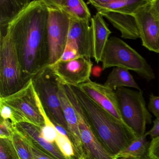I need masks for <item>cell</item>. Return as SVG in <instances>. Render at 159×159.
Instances as JSON below:
<instances>
[{
	"instance_id": "17",
	"label": "cell",
	"mask_w": 159,
	"mask_h": 159,
	"mask_svg": "<svg viewBox=\"0 0 159 159\" xmlns=\"http://www.w3.org/2000/svg\"><path fill=\"white\" fill-rule=\"evenodd\" d=\"M149 0H89L88 3L93 6L98 12H116L133 14Z\"/></svg>"
},
{
	"instance_id": "27",
	"label": "cell",
	"mask_w": 159,
	"mask_h": 159,
	"mask_svg": "<svg viewBox=\"0 0 159 159\" xmlns=\"http://www.w3.org/2000/svg\"><path fill=\"white\" fill-rule=\"evenodd\" d=\"M15 126L10 120L1 118L0 124V138L12 139Z\"/></svg>"
},
{
	"instance_id": "13",
	"label": "cell",
	"mask_w": 159,
	"mask_h": 159,
	"mask_svg": "<svg viewBox=\"0 0 159 159\" xmlns=\"http://www.w3.org/2000/svg\"><path fill=\"white\" fill-rule=\"evenodd\" d=\"M91 22L71 18L67 44L77 49L81 57L93 58Z\"/></svg>"
},
{
	"instance_id": "26",
	"label": "cell",
	"mask_w": 159,
	"mask_h": 159,
	"mask_svg": "<svg viewBox=\"0 0 159 159\" xmlns=\"http://www.w3.org/2000/svg\"><path fill=\"white\" fill-rule=\"evenodd\" d=\"M0 159H21L12 139L0 138Z\"/></svg>"
},
{
	"instance_id": "15",
	"label": "cell",
	"mask_w": 159,
	"mask_h": 159,
	"mask_svg": "<svg viewBox=\"0 0 159 159\" xmlns=\"http://www.w3.org/2000/svg\"><path fill=\"white\" fill-rule=\"evenodd\" d=\"M99 13L120 31L123 39L132 40L139 39L137 24L133 14L116 12H102Z\"/></svg>"
},
{
	"instance_id": "33",
	"label": "cell",
	"mask_w": 159,
	"mask_h": 159,
	"mask_svg": "<svg viewBox=\"0 0 159 159\" xmlns=\"http://www.w3.org/2000/svg\"><path fill=\"white\" fill-rule=\"evenodd\" d=\"M146 135L150 136L152 139L159 136V118L153 121V125L152 128L148 132H146Z\"/></svg>"
},
{
	"instance_id": "18",
	"label": "cell",
	"mask_w": 159,
	"mask_h": 159,
	"mask_svg": "<svg viewBox=\"0 0 159 159\" xmlns=\"http://www.w3.org/2000/svg\"><path fill=\"white\" fill-rule=\"evenodd\" d=\"M31 2L30 0H0V37L7 34L10 24Z\"/></svg>"
},
{
	"instance_id": "21",
	"label": "cell",
	"mask_w": 159,
	"mask_h": 159,
	"mask_svg": "<svg viewBox=\"0 0 159 159\" xmlns=\"http://www.w3.org/2000/svg\"><path fill=\"white\" fill-rule=\"evenodd\" d=\"M104 84L107 88L115 91L118 88L122 87H130L141 91L139 85L129 70L122 68H113Z\"/></svg>"
},
{
	"instance_id": "29",
	"label": "cell",
	"mask_w": 159,
	"mask_h": 159,
	"mask_svg": "<svg viewBox=\"0 0 159 159\" xmlns=\"http://www.w3.org/2000/svg\"><path fill=\"white\" fill-rule=\"evenodd\" d=\"M80 56L79 54L77 49L74 47L69 44H66V49L63 53L62 57L58 61H68L73 60L75 58L80 57Z\"/></svg>"
},
{
	"instance_id": "10",
	"label": "cell",
	"mask_w": 159,
	"mask_h": 159,
	"mask_svg": "<svg viewBox=\"0 0 159 159\" xmlns=\"http://www.w3.org/2000/svg\"><path fill=\"white\" fill-rule=\"evenodd\" d=\"M66 84L78 85L90 80L93 63L91 59L80 57L68 61H58L49 66Z\"/></svg>"
},
{
	"instance_id": "25",
	"label": "cell",
	"mask_w": 159,
	"mask_h": 159,
	"mask_svg": "<svg viewBox=\"0 0 159 159\" xmlns=\"http://www.w3.org/2000/svg\"><path fill=\"white\" fill-rule=\"evenodd\" d=\"M42 112L44 120V125L41 131V135L46 141L52 144L55 143L57 132L53 123L51 120L46 114L43 107L42 108Z\"/></svg>"
},
{
	"instance_id": "8",
	"label": "cell",
	"mask_w": 159,
	"mask_h": 159,
	"mask_svg": "<svg viewBox=\"0 0 159 159\" xmlns=\"http://www.w3.org/2000/svg\"><path fill=\"white\" fill-rule=\"evenodd\" d=\"M44 1L48 10L47 33L50 50V66L60 59L66 49L71 18L52 4L50 0Z\"/></svg>"
},
{
	"instance_id": "1",
	"label": "cell",
	"mask_w": 159,
	"mask_h": 159,
	"mask_svg": "<svg viewBox=\"0 0 159 159\" xmlns=\"http://www.w3.org/2000/svg\"><path fill=\"white\" fill-rule=\"evenodd\" d=\"M48 10L44 0H34L9 25L26 84L49 66Z\"/></svg>"
},
{
	"instance_id": "11",
	"label": "cell",
	"mask_w": 159,
	"mask_h": 159,
	"mask_svg": "<svg viewBox=\"0 0 159 159\" xmlns=\"http://www.w3.org/2000/svg\"><path fill=\"white\" fill-rule=\"evenodd\" d=\"M150 1L133 15L137 24L142 45L150 51L159 54V19L152 13Z\"/></svg>"
},
{
	"instance_id": "36",
	"label": "cell",
	"mask_w": 159,
	"mask_h": 159,
	"mask_svg": "<svg viewBox=\"0 0 159 159\" xmlns=\"http://www.w3.org/2000/svg\"><path fill=\"white\" fill-rule=\"evenodd\" d=\"M76 159H92V158H87V157H85L84 156H82L81 157H79V158H77Z\"/></svg>"
},
{
	"instance_id": "30",
	"label": "cell",
	"mask_w": 159,
	"mask_h": 159,
	"mask_svg": "<svg viewBox=\"0 0 159 159\" xmlns=\"http://www.w3.org/2000/svg\"><path fill=\"white\" fill-rule=\"evenodd\" d=\"M148 156L151 159H159V136L152 139L149 146Z\"/></svg>"
},
{
	"instance_id": "5",
	"label": "cell",
	"mask_w": 159,
	"mask_h": 159,
	"mask_svg": "<svg viewBox=\"0 0 159 159\" xmlns=\"http://www.w3.org/2000/svg\"><path fill=\"white\" fill-rule=\"evenodd\" d=\"M27 84L14 44L7 31L0 37V98L17 93Z\"/></svg>"
},
{
	"instance_id": "22",
	"label": "cell",
	"mask_w": 159,
	"mask_h": 159,
	"mask_svg": "<svg viewBox=\"0 0 159 159\" xmlns=\"http://www.w3.org/2000/svg\"><path fill=\"white\" fill-rule=\"evenodd\" d=\"M147 136L137 138L126 148L119 152L114 157L115 159L127 158H139L148 156L149 142L147 139Z\"/></svg>"
},
{
	"instance_id": "6",
	"label": "cell",
	"mask_w": 159,
	"mask_h": 159,
	"mask_svg": "<svg viewBox=\"0 0 159 159\" xmlns=\"http://www.w3.org/2000/svg\"><path fill=\"white\" fill-rule=\"evenodd\" d=\"M0 102L9 106L12 114V122L16 126L22 122L32 124L42 128L44 120L42 112V105L34 89L31 80L17 93L0 98Z\"/></svg>"
},
{
	"instance_id": "2",
	"label": "cell",
	"mask_w": 159,
	"mask_h": 159,
	"mask_svg": "<svg viewBox=\"0 0 159 159\" xmlns=\"http://www.w3.org/2000/svg\"><path fill=\"white\" fill-rule=\"evenodd\" d=\"M68 85L77 98L97 138L113 157L137 138L124 123L104 109L79 86Z\"/></svg>"
},
{
	"instance_id": "34",
	"label": "cell",
	"mask_w": 159,
	"mask_h": 159,
	"mask_svg": "<svg viewBox=\"0 0 159 159\" xmlns=\"http://www.w3.org/2000/svg\"><path fill=\"white\" fill-rule=\"evenodd\" d=\"M150 7L153 16L159 19V0H150Z\"/></svg>"
},
{
	"instance_id": "35",
	"label": "cell",
	"mask_w": 159,
	"mask_h": 159,
	"mask_svg": "<svg viewBox=\"0 0 159 159\" xmlns=\"http://www.w3.org/2000/svg\"><path fill=\"white\" fill-rule=\"evenodd\" d=\"M151 159L148 157V156H146V157H142V158H127V159Z\"/></svg>"
},
{
	"instance_id": "28",
	"label": "cell",
	"mask_w": 159,
	"mask_h": 159,
	"mask_svg": "<svg viewBox=\"0 0 159 159\" xmlns=\"http://www.w3.org/2000/svg\"><path fill=\"white\" fill-rule=\"evenodd\" d=\"M28 138L29 139L30 144L34 159H58L40 148L30 139Z\"/></svg>"
},
{
	"instance_id": "31",
	"label": "cell",
	"mask_w": 159,
	"mask_h": 159,
	"mask_svg": "<svg viewBox=\"0 0 159 159\" xmlns=\"http://www.w3.org/2000/svg\"><path fill=\"white\" fill-rule=\"evenodd\" d=\"M148 109L156 117V119L159 118V96L152 93L150 95Z\"/></svg>"
},
{
	"instance_id": "4",
	"label": "cell",
	"mask_w": 159,
	"mask_h": 159,
	"mask_svg": "<svg viewBox=\"0 0 159 159\" xmlns=\"http://www.w3.org/2000/svg\"><path fill=\"white\" fill-rule=\"evenodd\" d=\"M115 93L124 122L138 138L144 135L147 125L152 123V116L146 106L143 92L122 87Z\"/></svg>"
},
{
	"instance_id": "19",
	"label": "cell",
	"mask_w": 159,
	"mask_h": 159,
	"mask_svg": "<svg viewBox=\"0 0 159 159\" xmlns=\"http://www.w3.org/2000/svg\"><path fill=\"white\" fill-rule=\"evenodd\" d=\"M16 127L25 135L30 139L37 146L43 150L57 159H69L63 155L55 143H50L41 136V131L42 128L32 124L26 122L17 124Z\"/></svg>"
},
{
	"instance_id": "32",
	"label": "cell",
	"mask_w": 159,
	"mask_h": 159,
	"mask_svg": "<svg viewBox=\"0 0 159 159\" xmlns=\"http://www.w3.org/2000/svg\"><path fill=\"white\" fill-rule=\"evenodd\" d=\"M0 112L1 118L4 120H10L12 121V114L11 108L9 106L1 102H0Z\"/></svg>"
},
{
	"instance_id": "9",
	"label": "cell",
	"mask_w": 159,
	"mask_h": 159,
	"mask_svg": "<svg viewBox=\"0 0 159 159\" xmlns=\"http://www.w3.org/2000/svg\"><path fill=\"white\" fill-rule=\"evenodd\" d=\"M63 84L66 93L77 113L79 130L83 147V156L95 159H115L114 157L107 151L97 138L77 98L69 85L63 83Z\"/></svg>"
},
{
	"instance_id": "20",
	"label": "cell",
	"mask_w": 159,
	"mask_h": 159,
	"mask_svg": "<svg viewBox=\"0 0 159 159\" xmlns=\"http://www.w3.org/2000/svg\"><path fill=\"white\" fill-rule=\"evenodd\" d=\"M54 5L69 16L70 18L91 22V13L87 4L82 0H50Z\"/></svg>"
},
{
	"instance_id": "12",
	"label": "cell",
	"mask_w": 159,
	"mask_h": 159,
	"mask_svg": "<svg viewBox=\"0 0 159 159\" xmlns=\"http://www.w3.org/2000/svg\"><path fill=\"white\" fill-rule=\"evenodd\" d=\"M78 86L104 109L124 123L121 116L115 91L91 80Z\"/></svg>"
},
{
	"instance_id": "14",
	"label": "cell",
	"mask_w": 159,
	"mask_h": 159,
	"mask_svg": "<svg viewBox=\"0 0 159 159\" xmlns=\"http://www.w3.org/2000/svg\"><path fill=\"white\" fill-rule=\"evenodd\" d=\"M59 97L64 118L67 125L69 137L75 150L76 158L84 154L83 147L79 130L78 117L76 110L69 98L63 83L60 80Z\"/></svg>"
},
{
	"instance_id": "23",
	"label": "cell",
	"mask_w": 159,
	"mask_h": 159,
	"mask_svg": "<svg viewBox=\"0 0 159 159\" xmlns=\"http://www.w3.org/2000/svg\"><path fill=\"white\" fill-rule=\"evenodd\" d=\"M12 140L21 159H34L28 138L15 126Z\"/></svg>"
},
{
	"instance_id": "24",
	"label": "cell",
	"mask_w": 159,
	"mask_h": 159,
	"mask_svg": "<svg viewBox=\"0 0 159 159\" xmlns=\"http://www.w3.org/2000/svg\"><path fill=\"white\" fill-rule=\"evenodd\" d=\"M55 144L65 157L69 159H75V150L68 135L57 132Z\"/></svg>"
},
{
	"instance_id": "7",
	"label": "cell",
	"mask_w": 159,
	"mask_h": 159,
	"mask_svg": "<svg viewBox=\"0 0 159 159\" xmlns=\"http://www.w3.org/2000/svg\"><path fill=\"white\" fill-rule=\"evenodd\" d=\"M34 89L46 114L52 121L67 131L59 97L60 80L49 66L31 79Z\"/></svg>"
},
{
	"instance_id": "3",
	"label": "cell",
	"mask_w": 159,
	"mask_h": 159,
	"mask_svg": "<svg viewBox=\"0 0 159 159\" xmlns=\"http://www.w3.org/2000/svg\"><path fill=\"white\" fill-rule=\"evenodd\" d=\"M101 62L102 70L120 67L133 70L148 82L155 75L150 65L135 50L120 38L109 39L103 52Z\"/></svg>"
},
{
	"instance_id": "16",
	"label": "cell",
	"mask_w": 159,
	"mask_h": 159,
	"mask_svg": "<svg viewBox=\"0 0 159 159\" xmlns=\"http://www.w3.org/2000/svg\"><path fill=\"white\" fill-rule=\"evenodd\" d=\"M93 39V58L97 63L101 62L103 52L111 32L109 29L104 17L97 12L91 19Z\"/></svg>"
}]
</instances>
